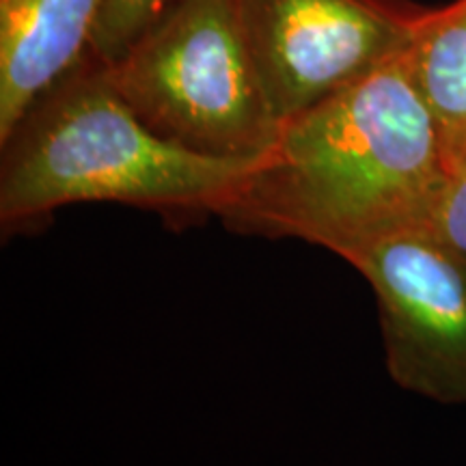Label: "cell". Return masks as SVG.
I'll return each instance as SVG.
<instances>
[{
    "mask_svg": "<svg viewBox=\"0 0 466 466\" xmlns=\"http://www.w3.org/2000/svg\"><path fill=\"white\" fill-rule=\"evenodd\" d=\"M106 0H0V143L89 55Z\"/></svg>",
    "mask_w": 466,
    "mask_h": 466,
    "instance_id": "cell-6",
    "label": "cell"
},
{
    "mask_svg": "<svg viewBox=\"0 0 466 466\" xmlns=\"http://www.w3.org/2000/svg\"><path fill=\"white\" fill-rule=\"evenodd\" d=\"M104 72L151 132L197 154L259 158L281 134L233 0H177Z\"/></svg>",
    "mask_w": 466,
    "mask_h": 466,
    "instance_id": "cell-3",
    "label": "cell"
},
{
    "mask_svg": "<svg viewBox=\"0 0 466 466\" xmlns=\"http://www.w3.org/2000/svg\"><path fill=\"white\" fill-rule=\"evenodd\" d=\"M387 3H408V0H387Z\"/></svg>",
    "mask_w": 466,
    "mask_h": 466,
    "instance_id": "cell-10",
    "label": "cell"
},
{
    "mask_svg": "<svg viewBox=\"0 0 466 466\" xmlns=\"http://www.w3.org/2000/svg\"><path fill=\"white\" fill-rule=\"evenodd\" d=\"M412 78L432 113L447 171L466 154V0L419 11L406 48Z\"/></svg>",
    "mask_w": 466,
    "mask_h": 466,
    "instance_id": "cell-7",
    "label": "cell"
},
{
    "mask_svg": "<svg viewBox=\"0 0 466 466\" xmlns=\"http://www.w3.org/2000/svg\"><path fill=\"white\" fill-rule=\"evenodd\" d=\"M346 261L380 311L387 370L406 391L466 406V258L432 223L363 244Z\"/></svg>",
    "mask_w": 466,
    "mask_h": 466,
    "instance_id": "cell-4",
    "label": "cell"
},
{
    "mask_svg": "<svg viewBox=\"0 0 466 466\" xmlns=\"http://www.w3.org/2000/svg\"><path fill=\"white\" fill-rule=\"evenodd\" d=\"M445 182L439 127L404 50L285 121L220 218L346 259L376 238L432 223Z\"/></svg>",
    "mask_w": 466,
    "mask_h": 466,
    "instance_id": "cell-1",
    "label": "cell"
},
{
    "mask_svg": "<svg viewBox=\"0 0 466 466\" xmlns=\"http://www.w3.org/2000/svg\"><path fill=\"white\" fill-rule=\"evenodd\" d=\"M279 119L305 113L410 44L421 7L387 0H233Z\"/></svg>",
    "mask_w": 466,
    "mask_h": 466,
    "instance_id": "cell-5",
    "label": "cell"
},
{
    "mask_svg": "<svg viewBox=\"0 0 466 466\" xmlns=\"http://www.w3.org/2000/svg\"><path fill=\"white\" fill-rule=\"evenodd\" d=\"M5 229L72 203L110 201L182 214H220L264 160L212 158L151 132L86 55L0 143Z\"/></svg>",
    "mask_w": 466,
    "mask_h": 466,
    "instance_id": "cell-2",
    "label": "cell"
},
{
    "mask_svg": "<svg viewBox=\"0 0 466 466\" xmlns=\"http://www.w3.org/2000/svg\"><path fill=\"white\" fill-rule=\"evenodd\" d=\"M434 229L466 258V154L447 171L445 188L436 203Z\"/></svg>",
    "mask_w": 466,
    "mask_h": 466,
    "instance_id": "cell-9",
    "label": "cell"
},
{
    "mask_svg": "<svg viewBox=\"0 0 466 466\" xmlns=\"http://www.w3.org/2000/svg\"><path fill=\"white\" fill-rule=\"evenodd\" d=\"M177 0H106L89 56L108 66L119 58Z\"/></svg>",
    "mask_w": 466,
    "mask_h": 466,
    "instance_id": "cell-8",
    "label": "cell"
}]
</instances>
